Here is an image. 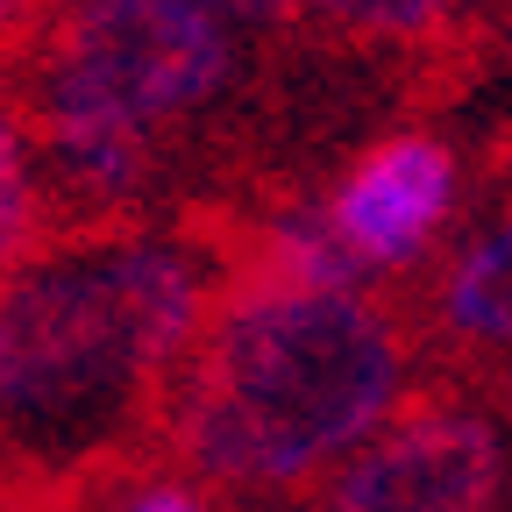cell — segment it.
<instances>
[{
  "label": "cell",
  "mask_w": 512,
  "mask_h": 512,
  "mask_svg": "<svg viewBox=\"0 0 512 512\" xmlns=\"http://www.w3.org/2000/svg\"><path fill=\"white\" fill-rule=\"evenodd\" d=\"M399 399V342L356 292L249 285L178 392V448L228 484H285L349 448Z\"/></svg>",
  "instance_id": "obj_1"
},
{
  "label": "cell",
  "mask_w": 512,
  "mask_h": 512,
  "mask_svg": "<svg viewBox=\"0 0 512 512\" xmlns=\"http://www.w3.org/2000/svg\"><path fill=\"white\" fill-rule=\"evenodd\" d=\"M207 278L178 249H107L86 264L15 271L0 306V392L15 448H64L157 384L192 342Z\"/></svg>",
  "instance_id": "obj_2"
},
{
  "label": "cell",
  "mask_w": 512,
  "mask_h": 512,
  "mask_svg": "<svg viewBox=\"0 0 512 512\" xmlns=\"http://www.w3.org/2000/svg\"><path fill=\"white\" fill-rule=\"evenodd\" d=\"M228 72L235 36L192 0H72L43 72V114L150 136V121L214 100Z\"/></svg>",
  "instance_id": "obj_3"
},
{
  "label": "cell",
  "mask_w": 512,
  "mask_h": 512,
  "mask_svg": "<svg viewBox=\"0 0 512 512\" xmlns=\"http://www.w3.org/2000/svg\"><path fill=\"white\" fill-rule=\"evenodd\" d=\"M498 434L463 413H427L384 434L342 477L335 512H491L498 505Z\"/></svg>",
  "instance_id": "obj_4"
},
{
  "label": "cell",
  "mask_w": 512,
  "mask_h": 512,
  "mask_svg": "<svg viewBox=\"0 0 512 512\" xmlns=\"http://www.w3.org/2000/svg\"><path fill=\"white\" fill-rule=\"evenodd\" d=\"M448 192H456V164H448L441 143H420V136H399L370 150L342 192H335V228L349 235V249L363 264H406V256L427 249V235L441 228L448 214Z\"/></svg>",
  "instance_id": "obj_5"
},
{
  "label": "cell",
  "mask_w": 512,
  "mask_h": 512,
  "mask_svg": "<svg viewBox=\"0 0 512 512\" xmlns=\"http://www.w3.org/2000/svg\"><path fill=\"white\" fill-rule=\"evenodd\" d=\"M363 256L335 228V214H278L256 235V285L264 292H349Z\"/></svg>",
  "instance_id": "obj_6"
},
{
  "label": "cell",
  "mask_w": 512,
  "mask_h": 512,
  "mask_svg": "<svg viewBox=\"0 0 512 512\" xmlns=\"http://www.w3.org/2000/svg\"><path fill=\"white\" fill-rule=\"evenodd\" d=\"M448 328L470 335V342H491V349H512V214L505 228H491L456 271H448Z\"/></svg>",
  "instance_id": "obj_7"
},
{
  "label": "cell",
  "mask_w": 512,
  "mask_h": 512,
  "mask_svg": "<svg viewBox=\"0 0 512 512\" xmlns=\"http://www.w3.org/2000/svg\"><path fill=\"white\" fill-rule=\"evenodd\" d=\"M306 8H320L342 29H363V36H420L448 15V0H306Z\"/></svg>",
  "instance_id": "obj_8"
},
{
  "label": "cell",
  "mask_w": 512,
  "mask_h": 512,
  "mask_svg": "<svg viewBox=\"0 0 512 512\" xmlns=\"http://www.w3.org/2000/svg\"><path fill=\"white\" fill-rule=\"evenodd\" d=\"M36 207H29V136L22 121H8V143H0V235H8V264L22 271V249H29Z\"/></svg>",
  "instance_id": "obj_9"
},
{
  "label": "cell",
  "mask_w": 512,
  "mask_h": 512,
  "mask_svg": "<svg viewBox=\"0 0 512 512\" xmlns=\"http://www.w3.org/2000/svg\"><path fill=\"white\" fill-rule=\"evenodd\" d=\"M200 15H214L228 36H242V29H271L278 15H285V0H192Z\"/></svg>",
  "instance_id": "obj_10"
},
{
  "label": "cell",
  "mask_w": 512,
  "mask_h": 512,
  "mask_svg": "<svg viewBox=\"0 0 512 512\" xmlns=\"http://www.w3.org/2000/svg\"><path fill=\"white\" fill-rule=\"evenodd\" d=\"M114 512H207L200 498H192L185 484H143L136 498H121Z\"/></svg>",
  "instance_id": "obj_11"
}]
</instances>
